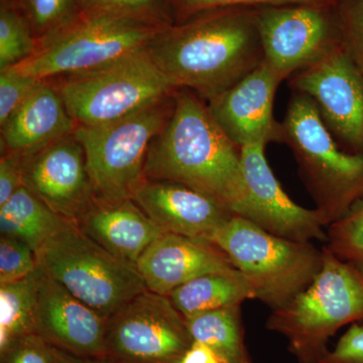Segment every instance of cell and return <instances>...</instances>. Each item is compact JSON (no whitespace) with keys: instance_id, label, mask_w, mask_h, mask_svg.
<instances>
[{"instance_id":"cell-1","label":"cell","mask_w":363,"mask_h":363,"mask_svg":"<svg viewBox=\"0 0 363 363\" xmlns=\"http://www.w3.org/2000/svg\"><path fill=\"white\" fill-rule=\"evenodd\" d=\"M257 9L221 7L162 28L147 47L178 88L209 102L264 62Z\"/></svg>"},{"instance_id":"cell-2","label":"cell","mask_w":363,"mask_h":363,"mask_svg":"<svg viewBox=\"0 0 363 363\" xmlns=\"http://www.w3.org/2000/svg\"><path fill=\"white\" fill-rule=\"evenodd\" d=\"M145 174L147 180L184 184L218 200L233 214L245 215L240 147L193 91H177L173 114L150 145Z\"/></svg>"},{"instance_id":"cell-3","label":"cell","mask_w":363,"mask_h":363,"mask_svg":"<svg viewBox=\"0 0 363 363\" xmlns=\"http://www.w3.org/2000/svg\"><path fill=\"white\" fill-rule=\"evenodd\" d=\"M363 324V272L323 247L316 278L288 305L272 311L267 328L288 341L300 363H315L346 325Z\"/></svg>"},{"instance_id":"cell-4","label":"cell","mask_w":363,"mask_h":363,"mask_svg":"<svg viewBox=\"0 0 363 363\" xmlns=\"http://www.w3.org/2000/svg\"><path fill=\"white\" fill-rule=\"evenodd\" d=\"M281 143L328 227L363 197V155L344 152L327 130L311 97L294 92L281 123Z\"/></svg>"},{"instance_id":"cell-5","label":"cell","mask_w":363,"mask_h":363,"mask_svg":"<svg viewBox=\"0 0 363 363\" xmlns=\"http://www.w3.org/2000/svg\"><path fill=\"white\" fill-rule=\"evenodd\" d=\"M212 242L247 277L257 300L272 311L306 290L323 262V248L274 235L238 215L216 231Z\"/></svg>"},{"instance_id":"cell-6","label":"cell","mask_w":363,"mask_h":363,"mask_svg":"<svg viewBox=\"0 0 363 363\" xmlns=\"http://www.w3.org/2000/svg\"><path fill=\"white\" fill-rule=\"evenodd\" d=\"M161 30L130 16L83 9L13 68L37 80L84 73L147 49Z\"/></svg>"},{"instance_id":"cell-7","label":"cell","mask_w":363,"mask_h":363,"mask_svg":"<svg viewBox=\"0 0 363 363\" xmlns=\"http://www.w3.org/2000/svg\"><path fill=\"white\" fill-rule=\"evenodd\" d=\"M38 267L109 319L147 290L133 264L114 257L69 221L35 252Z\"/></svg>"},{"instance_id":"cell-8","label":"cell","mask_w":363,"mask_h":363,"mask_svg":"<svg viewBox=\"0 0 363 363\" xmlns=\"http://www.w3.org/2000/svg\"><path fill=\"white\" fill-rule=\"evenodd\" d=\"M77 125L113 123L172 96L180 88L155 64L147 49L108 65L49 79Z\"/></svg>"},{"instance_id":"cell-9","label":"cell","mask_w":363,"mask_h":363,"mask_svg":"<svg viewBox=\"0 0 363 363\" xmlns=\"http://www.w3.org/2000/svg\"><path fill=\"white\" fill-rule=\"evenodd\" d=\"M175 95L113 123L77 125L74 135L84 150L97 197L131 199L147 180L145 166L150 147L173 114Z\"/></svg>"},{"instance_id":"cell-10","label":"cell","mask_w":363,"mask_h":363,"mask_svg":"<svg viewBox=\"0 0 363 363\" xmlns=\"http://www.w3.org/2000/svg\"><path fill=\"white\" fill-rule=\"evenodd\" d=\"M194 343L171 298L145 291L107 321V363H179Z\"/></svg>"},{"instance_id":"cell-11","label":"cell","mask_w":363,"mask_h":363,"mask_svg":"<svg viewBox=\"0 0 363 363\" xmlns=\"http://www.w3.org/2000/svg\"><path fill=\"white\" fill-rule=\"evenodd\" d=\"M257 23L264 62L284 81L341 47L331 4L262 7Z\"/></svg>"},{"instance_id":"cell-12","label":"cell","mask_w":363,"mask_h":363,"mask_svg":"<svg viewBox=\"0 0 363 363\" xmlns=\"http://www.w3.org/2000/svg\"><path fill=\"white\" fill-rule=\"evenodd\" d=\"M288 85L312 98L344 152L363 155V75L341 47L294 74Z\"/></svg>"},{"instance_id":"cell-13","label":"cell","mask_w":363,"mask_h":363,"mask_svg":"<svg viewBox=\"0 0 363 363\" xmlns=\"http://www.w3.org/2000/svg\"><path fill=\"white\" fill-rule=\"evenodd\" d=\"M264 145L240 149L241 169L247 190L243 217L267 233L288 240L327 242V230L316 209L294 202L274 176L264 154Z\"/></svg>"},{"instance_id":"cell-14","label":"cell","mask_w":363,"mask_h":363,"mask_svg":"<svg viewBox=\"0 0 363 363\" xmlns=\"http://www.w3.org/2000/svg\"><path fill=\"white\" fill-rule=\"evenodd\" d=\"M23 186L52 211L75 222L96 197L84 150L74 133L23 156Z\"/></svg>"},{"instance_id":"cell-15","label":"cell","mask_w":363,"mask_h":363,"mask_svg":"<svg viewBox=\"0 0 363 363\" xmlns=\"http://www.w3.org/2000/svg\"><path fill=\"white\" fill-rule=\"evenodd\" d=\"M284 79L266 62L211 101L208 108L222 130L240 149L281 143V123L274 116L277 90Z\"/></svg>"},{"instance_id":"cell-16","label":"cell","mask_w":363,"mask_h":363,"mask_svg":"<svg viewBox=\"0 0 363 363\" xmlns=\"http://www.w3.org/2000/svg\"><path fill=\"white\" fill-rule=\"evenodd\" d=\"M40 272L38 335L52 347L71 354L104 360L108 319Z\"/></svg>"},{"instance_id":"cell-17","label":"cell","mask_w":363,"mask_h":363,"mask_svg":"<svg viewBox=\"0 0 363 363\" xmlns=\"http://www.w3.org/2000/svg\"><path fill=\"white\" fill-rule=\"evenodd\" d=\"M131 199L164 233L210 242L235 215L211 196L177 182L147 179Z\"/></svg>"},{"instance_id":"cell-18","label":"cell","mask_w":363,"mask_h":363,"mask_svg":"<svg viewBox=\"0 0 363 363\" xmlns=\"http://www.w3.org/2000/svg\"><path fill=\"white\" fill-rule=\"evenodd\" d=\"M135 267L147 290L167 297L203 274L236 269L213 242L172 233L162 234L150 245Z\"/></svg>"},{"instance_id":"cell-19","label":"cell","mask_w":363,"mask_h":363,"mask_svg":"<svg viewBox=\"0 0 363 363\" xmlns=\"http://www.w3.org/2000/svg\"><path fill=\"white\" fill-rule=\"evenodd\" d=\"M76 223L100 247L133 266L164 233L133 199L96 196Z\"/></svg>"},{"instance_id":"cell-20","label":"cell","mask_w":363,"mask_h":363,"mask_svg":"<svg viewBox=\"0 0 363 363\" xmlns=\"http://www.w3.org/2000/svg\"><path fill=\"white\" fill-rule=\"evenodd\" d=\"M0 128L1 155L18 152L26 156L73 135L77 124L54 82L40 80Z\"/></svg>"},{"instance_id":"cell-21","label":"cell","mask_w":363,"mask_h":363,"mask_svg":"<svg viewBox=\"0 0 363 363\" xmlns=\"http://www.w3.org/2000/svg\"><path fill=\"white\" fill-rule=\"evenodd\" d=\"M169 298L185 318L257 300L252 284L238 269L203 274L179 286Z\"/></svg>"},{"instance_id":"cell-22","label":"cell","mask_w":363,"mask_h":363,"mask_svg":"<svg viewBox=\"0 0 363 363\" xmlns=\"http://www.w3.org/2000/svg\"><path fill=\"white\" fill-rule=\"evenodd\" d=\"M69 221L23 186L0 206L1 235L23 241L35 252Z\"/></svg>"},{"instance_id":"cell-23","label":"cell","mask_w":363,"mask_h":363,"mask_svg":"<svg viewBox=\"0 0 363 363\" xmlns=\"http://www.w3.org/2000/svg\"><path fill=\"white\" fill-rule=\"evenodd\" d=\"M193 340L206 345L220 363H253L245 342L241 305L185 318Z\"/></svg>"},{"instance_id":"cell-24","label":"cell","mask_w":363,"mask_h":363,"mask_svg":"<svg viewBox=\"0 0 363 363\" xmlns=\"http://www.w3.org/2000/svg\"><path fill=\"white\" fill-rule=\"evenodd\" d=\"M40 267L28 278L0 285V351L14 341L37 334Z\"/></svg>"},{"instance_id":"cell-25","label":"cell","mask_w":363,"mask_h":363,"mask_svg":"<svg viewBox=\"0 0 363 363\" xmlns=\"http://www.w3.org/2000/svg\"><path fill=\"white\" fill-rule=\"evenodd\" d=\"M25 20L39 43L71 23L83 11L81 0H4Z\"/></svg>"},{"instance_id":"cell-26","label":"cell","mask_w":363,"mask_h":363,"mask_svg":"<svg viewBox=\"0 0 363 363\" xmlns=\"http://www.w3.org/2000/svg\"><path fill=\"white\" fill-rule=\"evenodd\" d=\"M37 40L20 13L9 2H0V71L23 63L35 52Z\"/></svg>"},{"instance_id":"cell-27","label":"cell","mask_w":363,"mask_h":363,"mask_svg":"<svg viewBox=\"0 0 363 363\" xmlns=\"http://www.w3.org/2000/svg\"><path fill=\"white\" fill-rule=\"evenodd\" d=\"M326 247L363 272V197L342 218L327 227Z\"/></svg>"},{"instance_id":"cell-28","label":"cell","mask_w":363,"mask_h":363,"mask_svg":"<svg viewBox=\"0 0 363 363\" xmlns=\"http://www.w3.org/2000/svg\"><path fill=\"white\" fill-rule=\"evenodd\" d=\"M341 49L363 75V0H333Z\"/></svg>"},{"instance_id":"cell-29","label":"cell","mask_w":363,"mask_h":363,"mask_svg":"<svg viewBox=\"0 0 363 363\" xmlns=\"http://www.w3.org/2000/svg\"><path fill=\"white\" fill-rule=\"evenodd\" d=\"M81 4L83 9L121 14L157 28L175 23L167 0H81Z\"/></svg>"},{"instance_id":"cell-30","label":"cell","mask_w":363,"mask_h":363,"mask_svg":"<svg viewBox=\"0 0 363 363\" xmlns=\"http://www.w3.org/2000/svg\"><path fill=\"white\" fill-rule=\"evenodd\" d=\"M176 23L195 14L221 7H262L296 6V4H331L333 0H167Z\"/></svg>"},{"instance_id":"cell-31","label":"cell","mask_w":363,"mask_h":363,"mask_svg":"<svg viewBox=\"0 0 363 363\" xmlns=\"http://www.w3.org/2000/svg\"><path fill=\"white\" fill-rule=\"evenodd\" d=\"M37 269L32 247L16 238L0 235V285L28 278Z\"/></svg>"},{"instance_id":"cell-32","label":"cell","mask_w":363,"mask_h":363,"mask_svg":"<svg viewBox=\"0 0 363 363\" xmlns=\"http://www.w3.org/2000/svg\"><path fill=\"white\" fill-rule=\"evenodd\" d=\"M40 81L14 68L0 71V126L6 123Z\"/></svg>"},{"instance_id":"cell-33","label":"cell","mask_w":363,"mask_h":363,"mask_svg":"<svg viewBox=\"0 0 363 363\" xmlns=\"http://www.w3.org/2000/svg\"><path fill=\"white\" fill-rule=\"evenodd\" d=\"M0 363H52V348L38 334L14 341L0 351Z\"/></svg>"},{"instance_id":"cell-34","label":"cell","mask_w":363,"mask_h":363,"mask_svg":"<svg viewBox=\"0 0 363 363\" xmlns=\"http://www.w3.org/2000/svg\"><path fill=\"white\" fill-rule=\"evenodd\" d=\"M315 363H363V324L351 325L335 347L325 351Z\"/></svg>"},{"instance_id":"cell-35","label":"cell","mask_w":363,"mask_h":363,"mask_svg":"<svg viewBox=\"0 0 363 363\" xmlns=\"http://www.w3.org/2000/svg\"><path fill=\"white\" fill-rule=\"evenodd\" d=\"M23 155L6 152L0 159V206L23 187Z\"/></svg>"},{"instance_id":"cell-36","label":"cell","mask_w":363,"mask_h":363,"mask_svg":"<svg viewBox=\"0 0 363 363\" xmlns=\"http://www.w3.org/2000/svg\"><path fill=\"white\" fill-rule=\"evenodd\" d=\"M179 363H220L204 344L194 341Z\"/></svg>"},{"instance_id":"cell-37","label":"cell","mask_w":363,"mask_h":363,"mask_svg":"<svg viewBox=\"0 0 363 363\" xmlns=\"http://www.w3.org/2000/svg\"><path fill=\"white\" fill-rule=\"evenodd\" d=\"M51 348L52 363H107L105 360L77 357V355L71 354V353L52 347V346Z\"/></svg>"}]
</instances>
